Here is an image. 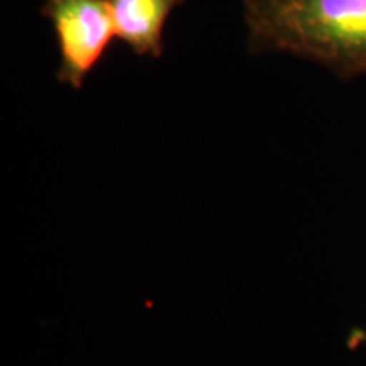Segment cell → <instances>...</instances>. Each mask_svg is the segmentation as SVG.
Instances as JSON below:
<instances>
[{"mask_svg":"<svg viewBox=\"0 0 366 366\" xmlns=\"http://www.w3.org/2000/svg\"><path fill=\"white\" fill-rule=\"evenodd\" d=\"M253 53L310 59L341 79L366 75V0H242Z\"/></svg>","mask_w":366,"mask_h":366,"instance_id":"obj_1","label":"cell"},{"mask_svg":"<svg viewBox=\"0 0 366 366\" xmlns=\"http://www.w3.org/2000/svg\"><path fill=\"white\" fill-rule=\"evenodd\" d=\"M41 14L51 21L56 34V80L71 89H81L116 38L107 0H46Z\"/></svg>","mask_w":366,"mask_h":366,"instance_id":"obj_2","label":"cell"},{"mask_svg":"<svg viewBox=\"0 0 366 366\" xmlns=\"http://www.w3.org/2000/svg\"><path fill=\"white\" fill-rule=\"evenodd\" d=\"M185 0H107L116 38L137 56L158 58L163 53L164 22Z\"/></svg>","mask_w":366,"mask_h":366,"instance_id":"obj_3","label":"cell"}]
</instances>
